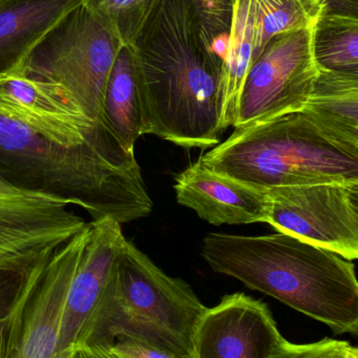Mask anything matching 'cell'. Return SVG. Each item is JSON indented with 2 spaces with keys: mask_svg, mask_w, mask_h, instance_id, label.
Here are the masks:
<instances>
[{
  "mask_svg": "<svg viewBox=\"0 0 358 358\" xmlns=\"http://www.w3.org/2000/svg\"><path fill=\"white\" fill-rule=\"evenodd\" d=\"M132 48L143 136L188 149L220 144L223 60L204 44L191 0H160Z\"/></svg>",
  "mask_w": 358,
  "mask_h": 358,
  "instance_id": "6da1fadb",
  "label": "cell"
},
{
  "mask_svg": "<svg viewBox=\"0 0 358 358\" xmlns=\"http://www.w3.org/2000/svg\"><path fill=\"white\" fill-rule=\"evenodd\" d=\"M0 178L67 200L90 220L111 217L122 224L153 208L135 152L111 134L67 148L0 115Z\"/></svg>",
  "mask_w": 358,
  "mask_h": 358,
  "instance_id": "7a4b0ae2",
  "label": "cell"
},
{
  "mask_svg": "<svg viewBox=\"0 0 358 358\" xmlns=\"http://www.w3.org/2000/svg\"><path fill=\"white\" fill-rule=\"evenodd\" d=\"M202 256L214 273L239 280L333 334L357 336L355 266L336 252L283 233H210L204 238Z\"/></svg>",
  "mask_w": 358,
  "mask_h": 358,
  "instance_id": "3957f363",
  "label": "cell"
},
{
  "mask_svg": "<svg viewBox=\"0 0 358 358\" xmlns=\"http://www.w3.org/2000/svg\"><path fill=\"white\" fill-rule=\"evenodd\" d=\"M206 310L189 284L166 275L126 239L77 344L111 345L128 336L193 358V338Z\"/></svg>",
  "mask_w": 358,
  "mask_h": 358,
  "instance_id": "277c9868",
  "label": "cell"
},
{
  "mask_svg": "<svg viewBox=\"0 0 358 358\" xmlns=\"http://www.w3.org/2000/svg\"><path fill=\"white\" fill-rule=\"evenodd\" d=\"M200 159L212 171L266 191L358 182V148L328 138L302 113L235 127Z\"/></svg>",
  "mask_w": 358,
  "mask_h": 358,
  "instance_id": "5b68a950",
  "label": "cell"
},
{
  "mask_svg": "<svg viewBox=\"0 0 358 358\" xmlns=\"http://www.w3.org/2000/svg\"><path fill=\"white\" fill-rule=\"evenodd\" d=\"M121 45L80 3L39 42L20 69L60 84L92 122L102 123L103 94Z\"/></svg>",
  "mask_w": 358,
  "mask_h": 358,
  "instance_id": "8992f818",
  "label": "cell"
},
{
  "mask_svg": "<svg viewBox=\"0 0 358 358\" xmlns=\"http://www.w3.org/2000/svg\"><path fill=\"white\" fill-rule=\"evenodd\" d=\"M312 29L273 38L252 63L233 127L262 123L303 110L321 73Z\"/></svg>",
  "mask_w": 358,
  "mask_h": 358,
  "instance_id": "52a82bcc",
  "label": "cell"
},
{
  "mask_svg": "<svg viewBox=\"0 0 358 358\" xmlns=\"http://www.w3.org/2000/svg\"><path fill=\"white\" fill-rule=\"evenodd\" d=\"M267 222L279 233L358 258V182H328L268 189Z\"/></svg>",
  "mask_w": 358,
  "mask_h": 358,
  "instance_id": "ba28073f",
  "label": "cell"
},
{
  "mask_svg": "<svg viewBox=\"0 0 358 358\" xmlns=\"http://www.w3.org/2000/svg\"><path fill=\"white\" fill-rule=\"evenodd\" d=\"M69 202L0 178V273H23L86 225Z\"/></svg>",
  "mask_w": 358,
  "mask_h": 358,
  "instance_id": "9c48e42d",
  "label": "cell"
},
{
  "mask_svg": "<svg viewBox=\"0 0 358 358\" xmlns=\"http://www.w3.org/2000/svg\"><path fill=\"white\" fill-rule=\"evenodd\" d=\"M0 115L67 148L111 134L85 115L67 88L27 75L20 67L0 73Z\"/></svg>",
  "mask_w": 358,
  "mask_h": 358,
  "instance_id": "30bf717a",
  "label": "cell"
},
{
  "mask_svg": "<svg viewBox=\"0 0 358 358\" xmlns=\"http://www.w3.org/2000/svg\"><path fill=\"white\" fill-rule=\"evenodd\" d=\"M283 338L265 303L241 292L227 294L202 317L193 358H268Z\"/></svg>",
  "mask_w": 358,
  "mask_h": 358,
  "instance_id": "8fae6325",
  "label": "cell"
},
{
  "mask_svg": "<svg viewBox=\"0 0 358 358\" xmlns=\"http://www.w3.org/2000/svg\"><path fill=\"white\" fill-rule=\"evenodd\" d=\"M83 242L82 229L44 261L10 358H56L67 292Z\"/></svg>",
  "mask_w": 358,
  "mask_h": 358,
  "instance_id": "7c38bea8",
  "label": "cell"
},
{
  "mask_svg": "<svg viewBox=\"0 0 358 358\" xmlns=\"http://www.w3.org/2000/svg\"><path fill=\"white\" fill-rule=\"evenodd\" d=\"M83 233V248L67 292L56 358L81 338L126 241L121 223L111 217L86 222Z\"/></svg>",
  "mask_w": 358,
  "mask_h": 358,
  "instance_id": "4fadbf2b",
  "label": "cell"
},
{
  "mask_svg": "<svg viewBox=\"0 0 358 358\" xmlns=\"http://www.w3.org/2000/svg\"><path fill=\"white\" fill-rule=\"evenodd\" d=\"M174 187L179 203L210 224L267 222L268 191L212 171L200 159L177 176Z\"/></svg>",
  "mask_w": 358,
  "mask_h": 358,
  "instance_id": "5bb4252c",
  "label": "cell"
},
{
  "mask_svg": "<svg viewBox=\"0 0 358 358\" xmlns=\"http://www.w3.org/2000/svg\"><path fill=\"white\" fill-rule=\"evenodd\" d=\"M80 0H0V73L22 66Z\"/></svg>",
  "mask_w": 358,
  "mask_h": 358,
  "instance_id": "9a60e30c",
  "label": "cell"
},
{
  "mask_svg": "<svg viewBox=\"0 0 358 358\" xmlns=\"http://www.w3.org/2000/svg\"><path fill=\"white\" fill-rule=\"evenodd\" d=\"M300 113L328 138L358 148V73L321 69Z\"/></svg>",
  "mask_w": 358,
  "mask_h": 358,
  "instance_id": "2e32d148",
  "label": "cell"
},
{
  "mask_svg": "<svg viewBox=\"0 0 358 358\" xmlns=\"http://www.w3.org/2000/svg\"><path fill=\"white\" fill-rule=\"evenodd\" d=\"M101 122L128 152L143 136L140 92L132 46L121 45L109 73L102 107Z\"/></svg>",
  "mask_w": 358,
  "mask_h": 358,
  "instance_id": "e0dca14e",
  "label": "cell"
},
{
  "mask_svg": "<svg viewBox=\"0 0 358 358\" xmlns=\"http://www.w3.org/2000/svg\"><path fill=\"white\" fill-rule=\"evenodd\" d=\"M252 0H235L226 54L221 71V131L235 125L240 96L254 59Z\"/></svg>",
  "mask_w": 358,
  "mask_h": 358,
  "instance_id": "ac0fdd59",
  "label": "cell"
},
{
  "mask_svg": "<svg viewBox=\"0 0 358 358\" xmlns=\"http://www.w3.org/2000/svg\"><path fill=\"white\" fill-rule=\"evenodd\" d=\"M254 59L273 38L298 29H312L327 13L326 0H252Z\"/></svg>",
  "mask_w": 358,
  "mask_h": 358,
  "instance_id": "d6986e66",
  "label": "cell"
},
{
  "mask_svg": "<svg viewBox=\"0 0 358 358\" xmlns=\"http://www.w3.org/2000/svg\"><path fill=\"white\" fill-rule=\"evenodd\" d=\"M313 52L323 71L358 73V16L325 13L315 27Z\"/></svg>",
  "mask_w": 358,
  "mask_h": 358,
  "instance_id": "ffe728a7",
  "label": "cell"
},
{
  "mask_svg": "<svg viewBox=\"0 0 358 358\" xmlns=\"http://www.w3.org/2000/svg\"><path fill=\"white\" fill-rule=\"evenodd\" d=\"M46 259L23 273H0V358H10L16 348L25 309Z\"/></svg>",
  "mask_w": 358,
  "mask_h": 358,
  "instance_id": "44dd1931",
  "label": "cell"
},
{
  "mask_svg": "<svg viewBox=\"0 0 358 358\" xmlns=\"http://www.w3.org/2000/svg\"><path fill=\"white\" fill-rule=\"evenodd\" d=\"M160 0H80L123 45L132 46Z\"/></svg>",
  "mask_w": 358,
  "mask_h": 358,
  "instance_id": "7402d4cb",
  "label": "cell"
},
{
  "mask_svg": "<svg viewBox=\"0 0 358 358\" xmlns=\"http://www.w3.org/2000/svg\"><path fill=\"white\" fill-rule=\"evenodd\" d=\"M208 50L224 60L235 0H191Z\"/></svg>",
  "mask_w": 358,
  "mask_h": 358,
  "instance_id": "603a6c76",
  "label": "cell"
},
{
  "mask_svg": "<svg viewBox=\"0 0 358 358\" xmlns=\"http://www.w3.org/2000/svg\"><path fill=\"white\" fill-rule=\"evenodd\" d=\"M353 348L346 341L324 338L310 344H294L283 338L268 358H346Z\"/></svg>",
  "mask_w": 358,
  "mask_h": 358,
  "instance_id": "cb8c5ba5",
  "label": "cell"
},
{
  "mask_svg": "<svg viewBox=\"0 0 358 358\" xmlns=\"http://www.w3.org/2000/svg\"><path fill=\"white\" fill-rule=\"evenodd\" d=\"M111 349L122 358H184L128 336H120L113 341Z\"/></svg>",
  "mask_w": 358,
  "mask_h": 358,
  "instance_id": "d4e9b609",
  "label": "cell"
},
{
  "mask_svg": "<svg viewBox=\"0 0 358 358\" xmlns=\"http://www.w3.org/2000/svg\"><path fill=\"white\" fill-rule=\"evenodd\" d=\"M58 358H122L111 351V345L77 344L65 350Z\"/></svg>",
  "mask_w": 358,
  "mask_h": 358,
  "instance_id": "484cf974",
  "label": "cell"
},
{
  "mask_svg": "<svg viewBox=\"0 0 358 358\" xmlns=\"http://www.w3.org/2000/svg\"><path fill=\"white\" fill-rule=\"evenodd\" d=\"M327 13H343V14L358 16V0H326Z\"/></svg>",
  "mask_w": 358,
  "mask_h": 358,
  "instance_id": "4316f807",
  "label": "cell"
},
{
  "mask_svg": "<svg viewBox=\"0 0 358 358\" xmlns=\"http://www.w3.org/2000/svg\"><path fill=\"white\" fill-rule=\"evenodd\" d=\"M346 358H358V350L357 348H353V350L349 353L348 357Z\"/></svg>",
  "mask_w": 358,
  "mask_h": 358,
  "instance_id": "83f0119b",
  "label": "cell"
}]
</instances>
